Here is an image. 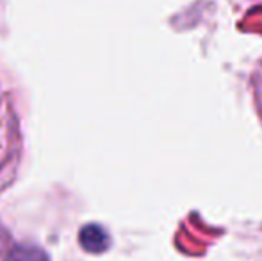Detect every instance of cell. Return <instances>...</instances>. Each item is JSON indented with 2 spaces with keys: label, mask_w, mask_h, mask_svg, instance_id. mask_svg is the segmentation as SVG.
<instances>
[{
  "label": "cell",
  "mask_w": 262,
  "mask_h": 261,
  "mask_svg": "<svg viewBox=\"0 0 262 261\" xmlns=\"http://www.w3.org/2000/svg\"><path fill=\"white\" fill-rule=\"evenodd\" d=\"M79 244L90 254H102L109 249L111 238L107 231L98 224H88L80 229L79 233Z\"/></svg>",
  "instance_id": "6da1fadb"
},
{
  "label": "cell",
  "mask_w": 262,
  "mask_h": 261,
  "mask_svg": "<svg viewBox=\"0 0 262 261\" xmlns=\"http://www.w3.org/2000/svg\"><path fill=\"white\" fill-rule=\"evenodd\" d=\"M4 261H49V256L38 247H29V245H18L7 254Z\"/></svg>",
  "instance_id": "7a4b0ae2"
},
{
  "label": "cell",
  "mask_w": 262,
  "mask_h": 261,
  "mask_svg": "<svg viewBox=\"0 0 262 261\" xmlns=\"http://www.w3.org/2000/svg\"><path fill=\"white\" fill-rule=\"evenodd\" d=\"M250 90L253 95V104H255L257 115L262 122V57L253 66V72L250 75Z\"/></svg>",
  "instance_id": "3957f363"
}]
</instances>
